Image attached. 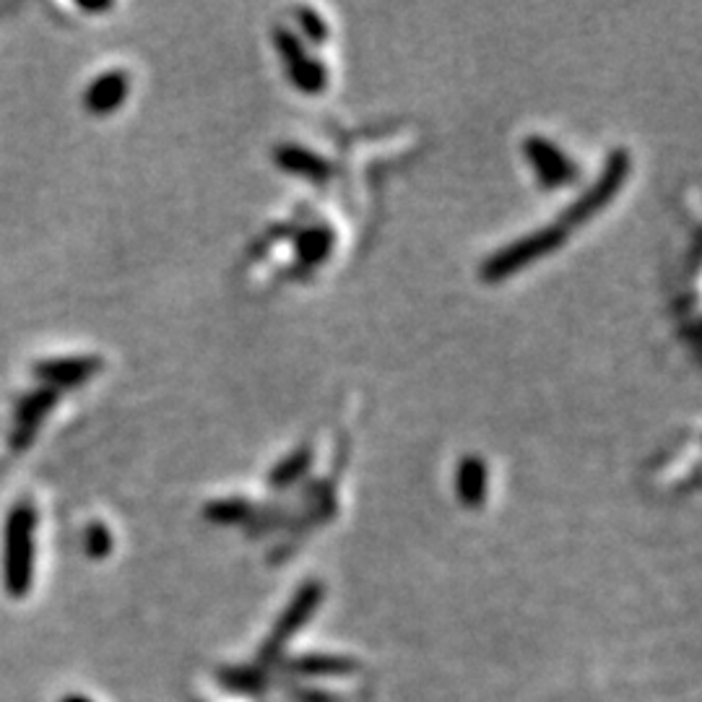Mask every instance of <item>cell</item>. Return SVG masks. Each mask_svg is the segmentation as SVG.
<instances>
[{"instance_id":"10","label":"cell","mask_w":702,"mask_h":702,"mask_svg":"<svg viewBox=\"0 0 702 702\" xmlns=\"http://www.w3.org/2000/svg\"><path fill=\"white\" fill-rule=\"evenodd\" d=\"M330 247V234L328 232H307L305 238L300 240V255L307 263H317L328 255Z\"/></svg>"},{"instance_id":"8","label":"cell","mask_w":702,"mask_h":702,"mask_svg":"<svg viewBox=\"0 0 702 702\" xmlns=\"http://www.w3.org/2000/svg\"><path fill=\"white\" fill-rule=\"evenodd\" d=\"M458 492H461L465 505H482L487 495V469L479 458H465L458 469Z\"/></svg>"},{"instance_id":"1","label":"cell","mask_w":702,"mask_h":702,"mask_svg":"<svg viewBox=\"0 0 702 702\" xmlns=\"http://www.w3.org/2000/svg\"><path fill=\"white\" fill-rule=\"evenodd\" d=\"M35 510L16 505L5 523V591L24 596L32 585V562H35Z\"/></svg>"},{"instance_id":"3","label":"cell","mask_w":702,"mask_h":702,"mask_svg":"<svg viewBox=\"0 0 702 702\" xmlns=\"http://www.w3.org/2000/svg\"><path fill=\"white\" fill-rule=\"evenodd\" d=\"M525 157H529L533 172L546 187L567 185L578 178V167L567 157L562 148H557L546 138H529L525 141Z\"/></svg>"},{"instance_id":"11","label":"cell","mask_w":702,"mask_h":702,"mask_svg":"<svg viewBox=\"0 0 702 702\" xmlns=\"http://www.w3.org/2000/svg\"><path fill=\"white\" fill-rule=\"evenodd\" d=\"M112 549V536L102 523H92L86 531V552L92 557H105Z\"/></svg>"},{"instance_id":"9","label":"cell","mask_w":702,"mask_h":702,"mask_svg":"<svg viewBox=\"0 0 702 702\" xmlns=\"http://www.w3.org/2000/svg\"><path fill=\"white\" fill-rule=\"evenodd\" d=\"M276 159H279V165L283 167V170L305 174V178H310V180H320L328 174L326 161L317 159L313 152H302V148H294V146L281 148V152L276 154Z\"/></svg>"},{"instance_id":"5","label":"cell","mask_w":702,"mask_h":702,"mask_svg":"<svg viewBox=\"0 0 702 702\" xmlns=\"http://www.w3.org/2000/svg\"><path fill=\"white\" fill-rule=\"evenodd\" d=\"M276 47L283 56V63L289 65V76L302 92H320L326 86V69L313 58L305 56V47L289 35V32H276Z\"/></svg>"},{"instance_id":"4","label":"cell","mask_w":702,"mask_h":702,"mask_svg":"<svg viewBox=\"0 0 702 702\" xmlns=\"http://www.w3.org/2000/svg\"><path fill=\"white\" fill-rule=\"evenodd\" d=\"M58 403V390L56 388H39L26 394L16 407V427H13L11 445L16 450L29 448L32 440L37 437L39 424L45 422V416L50 414V409Z\"/></svg>"},{"instance_id":"6","label":"cell","mask_w":702,"mask_h":702,"mask_svg":"<svg viewBox=\"0 0 702 702\" xmlns=\"http://www.w3.org/2000/svg\"><path fill=\"white\" fill-rule=\"evenodd\" d=\"M102 370L99 356H71V360H45L35 364V375L47 388H73L86 383Z\"/></svg>"},{"instance_id":"2","label":"cell","mask_w":702,"mask_h":702,"mask_svg":"<svg viewBox=\"0 0 702 702\" xmlns=\"http://www.w3.org/2000/svg\"><path fill=\"white\" fill-rule=\"evenodd\" d=\"M567 234L562 229H557L555 225L538 229V232L529 234V238L512 242L503 250V253L492 255L487 261V266H484V279L487 281H503L508 279L510 274H518L523 266H529V263L544 258V255H549L552 250H557L562 245Z\"/></svg>"},{"instance_id":"13","label":"cell","mask_w":702,"mask_h":702,"mask_svg":"<svg viewBox=\"0 0 702 702\" xmlns=\"http://www.w3.org/2000/svg\"><path fill=\"white\" fill-rule=\"evenodd\" d=\"M63 702H92V700H86V698H78V694H73V698H65Z\"/></svg>"},{"instance_id":"12","label":"cell","mask_w":702,"mask_h":702,"mask_svg":"<svg viewBox=\"0 0 702 702\" xmlns=\"http://www.w3.org/2000/svg\"><path fill=\"white\" fill-rule=\"evenodd\" d=\"M310 461H307V456L305 453H300V456H294V458H287V461H283L279 469L274 471V482L276 484H281V482H292V476H294V471L296 469H305Z\"/></svg>"},{"instance_id":"7","label":"cell","mask_w":702,"mask_h":702,"mask_svg":"<svg viewBox=\"0 0 702 702\" xmlns=\"http://www.w3.org/2000/svg\"><path fill=\"white\" fill-rule=\"evenodd\" d=\"M125 97H128V73L110 71L94 81L89 92H86L84 102H86V110L92 114H110L123 105Z\"/></svg>"}]
</instances>
